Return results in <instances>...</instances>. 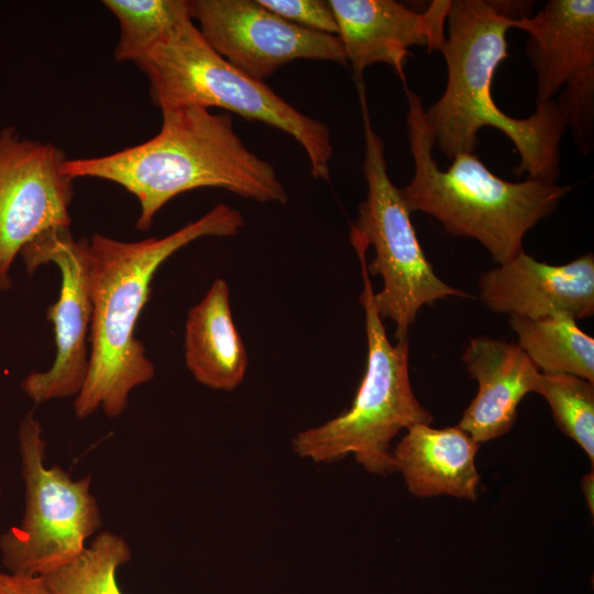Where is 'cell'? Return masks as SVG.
I'll list each match as a JSON object with an SVG mask.
<instances>
[{
  "mask_svg": "<svg viewBox=\"0 0 594 594\" xmlns=\"http://www.w3.org/2000/svg\"><path fill=\"white\" fill-rule=\"evenodd\" d=\"M131 559L123 537L98 534L73 561L42 576L51 594H122L118 569Z\"/></svg>",
  "mask_w": 594,
  "mask_h": 594,
  "instance_id": "20",
  "label": "cell"
},
{
  "mask_svg": "<svg viewBox=\"0 0 594 594\" xmlns=\"http://www.w3.org/2000/svg\"><path fill=\"white\" fill-rule=\"evenodd\" d=\"M581 490L583 492L587 508L592 515L594 513V472L591 470L581 481Z\"/></svg>",
  "mask_w": 594,
  "mask_h": 594,
  "instance_id": "24",
  "label": "cell"
},
{
  "mask_svg": "<svg viewBox=\"0 0 594 594\" xmlns=\"http://www.w3.org/2000/svg\"><path fill=\"white\" fill-rule=\"evenodd\" d=\"M135 64L147 76L152 101L161 110L217 107L263 122L295 139L308 156L312 177L329 182L333 148L328 125L229 63L208 44L193 19Z\"/></svg>",
  "mask_w": 594,
  "mask_h": 594,
  "instance_id": "6",
  "label": "cell"
},
{
  "mask_svg": "<svg viewBox=\"0 0 594 594\" xmlns=\"http://www.w3.org/2000/svg\"><path fill=\"white\" fill-rule=\"evenodd\" d=\"M534 393L549 404L558 428L585 452L594 464V383L558 373L540 372Z\"/></svg>",
  "mask_w": 594,
  "mask_h": 594,
  "instance_id": "21",
  "label": "cell"
},
{
  "mask_svg": "<svg viewBox=\"0 0 594 594\" xmlns=\"http://www.w3.org/2000/svg\"><path fill=\"white\" fill-rule=\"evenodd\" d=\"M185 363L199 384L232 392L244 380L248 354L232 317L230 290L223 278L213 280L187 315Z\"/></svg>",
  "mask_w": 594,
  "mask_h": 594,
  "instance_id": "17",
  "label": "cell"
},
{
  "mask_svg": "<svg viewBox=\"0 0 594 594\" xmlns=\"http://www.w3.org/2000/svg\"><path fill=\"white\" fill-rule=\"evenodd\" d=\"M517 345L542 373L569 374L594 383V339L564 315L530 319L509 316Z\"/></svg>",
  "mask_w": 594,
  "mask_h": 594,
  "instance_id": "18",
  "label": "cell"
},
{
  "mask_svg": "<svg viewBox=\"0 0 594 594\" xmlns=\"http://www.w3.org/2000/svg\"><path fill=\"white\" fill-rule=\"evenodd\" d=\"M404 89L415 167L410 183L399 188L408 211L433 217L449 234L475 239L496 265L510 261L524 251L525 234L550 216L572 187L531 178L505 180L474 153L457 155L448 169L439 168L422 100L406 84Z\"/></svg>",
  "mask_w": 594,
  "mask_h": 594,
  "instance_id": "4",
  "label": "cell"
},
{
  "mask_svg": "<svg viewBox=\"0 0 594 594\" xmlns=\"http://www.w3.org/2000/svg\"><path fill=\"white\" fill-rule=\"evenodd\" d=\"M364 131L363 174L366 197L350 228L351 243L373 246L375 256L366 262L369 275L383 279L374 293L380 317L395 324L397 341L408 339V329L425 305L447 297H471L440 279L427 260L403 201L399 188L389 178L384 143L373 129L363 81L356 82Z\"/></svg>",
  "mask_w": 594,
  "mask_h": 594,
  "instance_id": "7",
  "label": "cell"
},
{
  "mask_svg": "<svg viewBox=\"0 0 594 594\" xmlns=\"http://www.w3.org/2000/svg\"><path fill=\"white\" fill-rule=\"evenodd\" d=\"M66 160L51 143L0 130V290L10 288L11 265L28 243L69 228L74 179L63 173Z\"/></svg>",
  "mask_w": 594,
  "mask_h": 594,
  "instance_id": "10",
  "label": "cell"
},
{
  "mask_svg": "<svg viewBox=\"0 0 594 594\" xmlns=\"http://www.w3.org/2000/svg\"><path fill=\"white\" fill-rule=\"evenodd\" d=\"M338 37L355 81L364 70L384 63L406 84L405 64L411 46L440 51L450 0H435L421 13L395 0H329Z\"/></svg>",
  "mask_w": 594,
  "mask_h": 594,
  "instance_id": "13",
  "label": "cell"
},
{
  "mask_svg": "<svg viewBox=\"0 0 594 594\" xmlns=\"http://www.w3.org/2000/svg\"><path fill=\"white\" fill-rule=\"evenodd\" d=\"M117 18L120 35L114 50L119 62L136 63L175 28L191 19L186 0H105Z\"/></svg>",
  "mask_w": 594,
  "mask_h": 594,
  "instance_id": "19",
  "label": "cell"
},
{
  "mask_svg": "<svg viewBox=\"0 0 594 594\" xmlns=\"http://www.w3.org/2000/svg\"><path fill=\"white\" fill-rule=\"evenodd\" d=\"M361 264L367 342L366 367L348 410L319 425L299 431L292 448L298 457L329 463L353 454L369 473L397 472L392 441L403 429L431 425L432 414L417 399L409 378L408 339L393 344L387 338L375 302L366 268V249L354 245Z\"/></svg>",
  "mask_w": 594,
  "mask_h": 594,
  "instance_id": "5",
  "label": "cell"
},
{
  "mask_svg": "<svg viewBox=\"0 0 594 594\" xmlns=\"http://www.w3.org/2000/svg\"><path fill=\"white\" fill-rule=\"evenodd\" d=\"M406 430L392 452L397 472L411 495L477 499V442L458 426L433 428L418 424Z\"/></svg>",
  "mask_w": 594,
  "mask_h": 594,
  "instance_id": "16",
  "label": "cell"
},
{
  "mask_svg": "<svg viewBox=\"0 0 594 594\" xmlns=\"http://www.w3.org/2000/svg\"><path fill=\"white\" fill-rule=\"evenodd\" d=\"M479 285L493 312L530 319L564 315L576 321L594 314V255L550 265L522 251L483 272Z\"/></svg>",
  "mask_w": 594,
  "mask_h": 594,
  "instance_id": "14",
  "label": "cell"
},
{
  "mask_svg": "<svg viewBox=\"0 0 594 594\" xmlns=\"http://www.w3.org/2000/svg\"><path fill=\"white\" fill-rule=\"evenodd\" d=\"M509 4L486 0H450L448 34L440 48L447 84L437 102L425 110L437 146L447 157L474 153L477 133L491 127L515 145L519 164L514 174L556 183L560 143L566 124L556 100L536 107L525 119L506 114L494 101L492 86L498 65L508 57Z\"/></svg>",
  "mask_w": 594,
  "mask_h": 594,
  "instance_id": "2",
  "label": "cell"
},
{
  "mask_svg": "<svg viewBox=\"0 0 594 594\" xmlns=\"http://www.w3.org/2000/svg\"><path fill=\"white\" fill-rule=\"evenodd\" d=\"M26 271L54 263L61 271V289L46 317L54 328L56 354L47 371L32 372L21 383L35 404L76 397L89 369V330L92 304L89 289L88 239L75 240L69 228L45 232L20 252Z\"/></svg>",
  "mask_w": 594,
  "mask_h": 594,
  "instance_id": "11",
  "label": "cell"
},
{
  "mask_svg": "<svg viewBox=\"0 0 594 594\" xmlns=\"http://www.w3.org/2000/svg\"><path fill=\"white\" fill-rule=\"evenodd\" d=\"M243 227L239 210L218 204L163 238L127 242L94 233L88 239L92 316L88 374L74 400L78 418L99 409L110 418L119 417L131 392L154 377V364L135 331L160 266L200 238L234 237Z\"/></svg>",
  "mask_w": 594,
  "mask_h": 594,
  "instance_id": "1",
  "label": "cell"
},
{
  "mask_svg": "<svg viewBox=\"0 0 594 594\" xmlns=\"http://www.w3.org/2000/svg\"><path fill=\"white\" fill-rule=\"evenodd\" d=\"M462 361L479 389L457 426L479 444L504 436L540 371L517 344L485 336L469 342Z\"/></svg>",
  "mask_w": 594,
  "mask_h": 594,
  "instance_id": "15",
  "label": "cell"
},
{
  "mask_svg": "<svg viewBox=\"0 0 594 594\" xmlns=\"http://www.w3.org/2000/svg\"><path fill=\"white\" fill-rule=\"evenodd\" d=\"M284 20L319 33L338 35V24L329 0H258Z\"/></svg>",
  "mask_w": 594,
  "mask_h": 594,
  "instance_id": "22",
  "label": "cell"
},
{
  "mask_svg": "<svg viewBox=\"0 0 594 594\" xmlns=\"http://www.w3.org/2000/svg\"><path fill=\"white\" fill-rule=\"evenodd\" d=\"M512 29L528 34L536 72V107L556 100L580 152L594 144V1L550 0L537 14L517 16Z\"/></svg>",
  "mask_w": 594,
  "mask_h": 594,
  "instance_id": "9",
  "label": "cell"
},
{
  "mask_svg": "<svg viewBox=\"0 0 594 594\" xmlns=\"http://www.w3.org/2000/svg\"><path fill=\"white\" fill-rule=\"evenodd\" d=\"M25 508L19 525L0 536L7 572L44 576L77 558L101 527V512L89 475L74 480L58 464L44 463L46 442L34 411L18 431Z\"/></svg>",
  "mask_w": 594,
  "mask_h": 594,
  "instance_id": "8",
  "label": "cell"
},
{
  "mask_svg": "<svg viewBox=\"0 0 594 594\" xmlns=\"http://www.w3.org/2000/svg\"><path fill=\"white\" fill-rule=\"evenodd\" d=\"M161 111L162 125L152 139L108 155L67 158L63 173L121 185L139 200L136 228L143 231L170 199L194 189L221 188L258 202L288 201L275 167L246 147L229 112L196 106Z\"/></svg>",
  "mask_w": 594,
  "mask_h": 594,
  "instance_id": "3",
  "label": "cell"
},
{
  "mask_svg": "<svg viewBox=\"0 0 594 594\" xmlns=\"http://www.w3.org/2000/svg\"><path fill=\"white\" fill-rule=\"evenodd\" d=\"M0 594H51L42 576H26L0 571Z\"/></svg>",
  "mask_w": 594,
  "mask_h": 594,
  "instance_id": "23",
  "label": "cell"
},
{
  "mask_svg": "<svg viewBox=\"0 0 594 594\" xmlns=\"http://www.w3.org/2000/svg\"><path fill=\"white\" fill-rule=\"evenodd\" d=\"M193 21L208 44L233 66L264 81L296 59L348 66L337 35L297 26L258 0H194Z\"/></svg>",
  "mask_w": 594,
  "mask_h": 594,
  "instance_id": "12",
  "label": "cell"
}]
</instances>
